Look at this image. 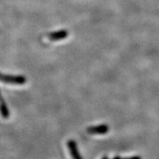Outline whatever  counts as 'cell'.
I'll list each match as a JSON object with an SVG mask.
<instances>
[{
  "instance_id": "cell-7",
  "label": "cell",
  "mask_w": 159,
  "mask_h": 159,
  "mask_svg": "<svg viewBox=\"0 0 159 159\" xmlns=\"http://www.w3.org/2000/svg\"><path fill=\"white\" fill-rule=\"evenodd\" d=\"M113 159H122V158H121V157L120 156H115L114 157V158H113Z\"/></svg>"
},
{
  "instance_id": "cell-2",
  "label": "cell",
  "mask_w": 159,
  "mask_h": 159,
  "mask_svg": "<svg viewBox=\"0 0 159 159\" xmlns=\"http://www.w3.org/2000/svg\"><path fill=\"white\" fill-rule=\"evenodd\" d=\"M86 131L90 134H105L109 131V126L108 125L91 126L87 128Z\"/></svg>"
},
{
  "instance_id": "cell-1",
  "label": "cell",
  "mask_w": 159,
  "mask_h": 159,
  "mask_svg": "<svg viewBox=\"0 0 159 159\" xmlns=\"http://www.w3.org/2000/svg\"><path fill=\"white\" fill-rule=\"evenodd\" d=\"M0 81L4 83L13 85H23L27 81L25 77L19 75V76H14V75H3L0 73Z\"/></svg>"
},
{
  "instance_id": "cell-8",
  "label": "cell",
  "mask_w": 159,
  "mask_h": 159,
  "mask_svg": "<svg viewBox=\"0 0 159 159\" xmlns=\"http://www.w3.org/2000/svg\"><path fill=\"white\" fill-rule=\"evenodd\" d=\"M102 159H109V158H108V156H104Z\"/></svg>"
},
{
  "instance_id": "cell-6",
  "label": "cell",
  "mask_w": 159,
  "mask_h": 159,
  "mask_svg": "<svg viewBox=\"0 0 159 159\" xmlns=\"http://www.w3.org/2000/svg\"><path fill=\"white\" fill-rule=\"evenodd\" d=\"M122 159H142V157L139 156H131V157H128V158H124Z\"/></svg>"
},
{
  "instance_id": "cell-3",
  "label": "cell",
  "mask_w": 159,
  "mask_h": 159,
  "mask_svg": "<svg viewBox=\"0 0 159 159\" xmlns=\"http://www.w3.org/2000/svg\"><path fill=\"white\" fill-rule=\"evenodd\" d=\"M67 146H68L69 152L73 159H83V157L80 154L79 150L77 148V143L74 140L72 139L69 140L67 142Z\"/></svg>"
},
{
  "instance_id": "cell-4",
  "label": "cell",
  "mask_w": 159,
  "mask_h": 159,
  "mask_svg": "<svg viewBox=\"0 0 159 159\" xmlns=\"http://www.w3.org/2000/svg\"><path fill=\"white\" fill-rule=\"evenodd\" d=\"M0 113H1L2 116L5 119H7L9 116V110L7 107V104H6L5 101L1 95V92H0Z\"/></svg>"
},
{
  "instance_id": "cell-5",
  "label": "cell",
  "mask_w": 159,
  "mask_h": 159,
  "mask_svg": "<svg viewBox=\"0 0 159 159\" xmlns=\"http://www.w3.org/2000/svg\"><path fill=\"white\" fill-rule=\"evenodd\" d=\"M66 35H67L66 32L62 31V32H58V33H52V34L49 35V38H50L52 40H58V39H63V38L66 37Z\"/></svg>"
}]
</instances>
